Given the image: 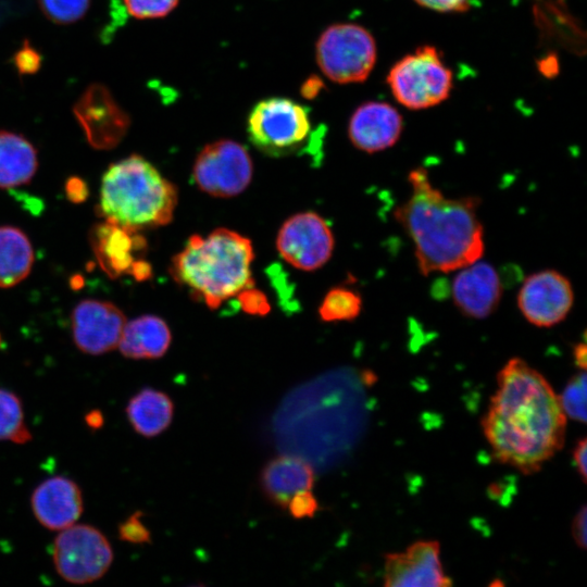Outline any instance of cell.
<instances>
[{"mask_svg": "<svg viewBox=\"0 0 587 587\" xmlns=\"http://www.w3.org/2000/svg\"><path fill=\"white\" fill-rule=\"evenodd\" d=\"M142 512L136 511L118 525L117 533L122 541L133 545L151 542V533L141 521Z\"/></svg>", "mask_w": 587, "mask_h": 587, "instance_id": "f1b7e54d", "label": "cell"}, {"mask_svg": "<svg viewBox=\"0 0 587 587\" xmlns=\"http://www.w3.org/2000/svg\"><path fill=\"white\" fill-rule=\"evenodd\" d=\"M32 512L45 528L60 532L77 523L84 511L79 486L68 477L52 476L41 482L30 497Z\"/></svg>", "mask_w": 587, "mask_h": 587, "instance_id": "e0dca14e", "label": "cell"}, {"mask_svg": "<svg viewBox=\"0 0 587 587\" xmlns=\"http://www.w3.org/2000/svg\"><path fill=\"white\" fill-rule=\"evenodd\" d=\"M254 259L249 238L226 228L191 236L173 259L171 274L210 309L252 288Z\"/></svg>", "mask_w": 587, "mask_h": 587, "instance_id": "3957f363", "label": "cell"}, {"mask_svg": "<svg viewBox=\"0 0 587 587\" xmlns=\"http://www.w3.org/2000/svg\"><path fill=\"white\" fill-rule=\"evenodd\" d=\"M114 559L105 535L88 524H73L59 532L52 545V562L58 575L73 585L102 578Z\"/></svg>", "mask_w": 587, "mask_h": 587, "instance_id": "ba28073f", "label": "cell"}, {"mask_svg": "<svg viewBox=\"0 0 587 587\" xmlns=\"http://www.w3.org/2000/svg\"><path fill=\"white\" fill-rule=\"evenodd\" d=\"M483 419L492 455L523 474L538 472L562 449L566 416L548 380L521 358L510 359Z\"/></svg>", "mask_w": 587, "mask_h": 587, "instance_id": "6da1fadb", "label": "cell"}, {"mask_svg": "<svg viewBox=\"0 0 587 587\" xmlns=\"http://www.w3.org/2000/svg\"><path fill=\"white\" fill-rule=\"evenodd\" d=\"M287 509L289 514L297 520L313 517L320 510V504L311 489L302 490L291 497Z\"/></svg>", "mask_w": 587, "mask_h": 587, "instance_id": "f546056e", "label": "cell"}, {"mask_svg": "<svg viewBox=\"0 0 587 587\" xmlns=\"http://www.w3.org/2000/svg\"><path fill=\"white\" fill-rule=\"evenodd\" d=\"M573 458L577 466L578 473L582 476L583 480L586 482L587 475V440L583 438L577 441L575 449L573 451Z\"/></svg>", "mask_w": 587, "mask_h": 587, "instance_id": "d590c367", "label": "cell"}, {"mask_svg": "<svg viewBox=\"0 0 587 587\" xmlns=\"http://www.w3.org/2000/svg\"><path fill=\"white\" fill-rule=\"evenodd\" d=\"M586 372L582 370L569 380L562 394L558 396L565 416L582 423L586 422Z\"/></svg>", "mask_w": 587, "mask_h": 587, "instance_id": "484cf974", "label": "cell"}, {"mask_svg": "<svg viewBox=\"0 0 587 587\" xmlns=\"http://www.w3.org/2000/svg\"><path fill=\"white\" fill-rule=\"evenodd\" d=\"M126 416L133 429L142 437L152 438L172 423L174 403L170 396L153 388H142L127 402Z\"/></svg>", "mask_w": 587, "mask_h": 587, "instance_id": "44dd1931", "label": "cell"}, {"mask_svg": "<svg viewBox=\"0 0 587 587\" xmlns=\"http://www.w3.org/2000/svg\"><path fill=\"white\" fill-rule=\"evenodd\" d=\"M74 344L84 353L100 355L117 348L126 317L109 301L86 299L72 312Z\"/></svg>", "mask_w": 587, "mask_h": 587, "instance_id": "5bb4252c", "label": "cell"}, {"mask_svg": "<svg viewBox=\"0 0 587 587\" xmlns=\"http://www.w3.org/2000/svg\"><path fill=\"white\" fill-rule=\"evenodd\" d=\"M176 205V187L141 155L112 163L102 176L99 213L123 227L139 232L163 226Z\"/></svg>", "mask_w": 587, "mask_h": 587, "instance_id": "277c9868", "label": "cell"}, {"mask_svg": "<svg viewBox=\"0 0 587 587\" xmlns=\"http://www.w3.org/2000/svg\"><path fill=\"white\" fill-rule=\"evenodd\" d=\"M88 186L79 177H71L65 183V193L68 200L74 203H82L88 197Z\"/></svg>", "mask_w": 587, "mask_h": 587, "instance_id": "836d02e7", "label": "cell"}, {"mask_svg": "<svg viewBox=\"0 0 587 587\" xmlns=\"http://www.w3.org/2000/svg\"><path fill=\"white\" fill-rule=\"evenodd\" d=\"M90 242L100 267L110 277L129 274L139 282L151 277V265L142 258L146 240L138 230L105 220L92 227Z\"/></svg>", "mask_w": 587, "mask_h": 587, "instance_id": "8fae6325", "label": "cell"}, {"mask_svg": "<svg viewBox=\"0 0 587 587\" xmlns=\"http://www.w3.org/2000/svg\"><path fill=\"white\" fill-rule=\"evenodd\" d=\"M408 182L410 195L395 217L413 242L421 274L449 273L479 260L485 250L480 199L446 197L423 167L412 170Z\"/></svg>", "mask_w": 587, "mask_h": 587, "instance_id": "7a4b0ae2", "label": "cell"}, {"mask_svg": "<svg viewBox=\"0 0 587 587\" xmlns=\"http://www.w3.org/2000/svg\"><path fill=\"white\" fill-rule=\"evenodd\" d=\"M253 164L248 150L232 139L208 143L192 167L196 185L205 193L230 198L241 193L252 179Z\"/></svg>", "mask_w": 587, "mask_h": 587, "instance_id": "9c48e42d", "label": "cell"}, {"mask_svg": "<svg viewBox=\"0 0 587 587\" xmlns=\"http://www.w3.org/2000/svg\"><path fill=\"white\" fill-rule=\"evenodd\" d=\"M586 352L587 350L585 342H579L576 345L573 351L575 363L580 370H586Z\"/></svg>", "mask_w": 587, "mask_h": 587, "instance_id": "74e56055", "label": "cell"}, {"mask_svg": "<svg viewBox=\"0 0 587 587\" xmlns=\"http://www.w3.org/2000/svg\"><path fill=\"white\" fill-rule=\"evenodd\" d=\"M362 310V298L353 289L339 286L332 288L324 297L319 315L325 322L352 321Z\"/></svg>", "mask_w": 587, "mask_h": 587, "instance_id": "d4e9b609", "label": "cell"}, {"mask_svg": "<svg viewBox=\"0 0 587 587\" xmlns=\"http://www.w3.org/2000/svg\"><path fill=\"white\" fill-rule=\"evenodd\" d=\"M73 112L87 141L98 150L116 147L125 137L130 118L110 89L90 84L74 103Z\"/></svg>", "mask_w": 587, "mask_h": 587, "instance_id": "7c38bea8", "label": "cell"}, {"mask_svg": "<svg viewBox=\"0 0 587 587\" xmlns=\"http://www.w3.org/2000/svg\"><path fill=\"white\" fill-rule=\"evenodd\" d=\"M315 482L313 467L295 455L271 459L260 473V486L265 497L276 507L286 510L289 500L299 491L312 489Z\"/></svg>", "mask_w": 587, "mask_h": 587, "instance_id": "d6986e66", "label": "cell"}, {"mask_svg": "<svg viewBox=\"0 0 587 587\" xmlns=\"http://www.w3.org/2000/svg\"><path fill=\"white\" fill-rule=\"evenodd\" d=\"M451 584V579L444 572L437 541L420 540L402 552L388 553L385 557V586L446 587Z\"/></svg>", "mask_w": 587, "mask_h": 587, "instance_id": "9a60e30c", "label": "cell"}, {"mask_svg": "<svg viewBox=\"0 0 587 587\" xmlns=\"http://www.w3.org/2000/svg\"><path fill=\"white\" fill-rule=\"evenodd\" d=\"M172 334L159 316L142 315L126 322L117 348L128 359H159L170 348Z\"/></svg>", "mask_w": 587, "mask_h": 587, "instance_id": "ffe728a7", "label": "cell"}, {"mask_svg": "<svg viewBox=\"0 0 587 587\" xmlns=\"http://www.w3.org/2000/svg\"><path fill=\"white\" fill-rule=\"evenodd\" d=\"M30 439L21 399L14 392L0 388V440L24 445Z\"/></svg>", "mask_w": 587, "mask_h": 587, "instance_id": "cb8c5ba5", "label": "cell"}, {"mask_svg": "<svg viewBox=\"0 0 587 587\" xmlns=\"http://www.w3.org/2000/svg\"><path fill=\"white\" fill-rule=\"evenodd\" d=\"M586 526H587V510L583 507L576 514L572 523V535L576 544L586 548Z\"/></svg>", "mask_w": 587, "mask_h": 587, "instance_id": "e575fe53", "label": "cell"}, {"mask_svg": "<svg viewBox=\"0 0 587 587\" xmlns=\"http://www.w3.org/2000/svg\"><path fill=\"white\" fill-rule=\"evenodd\" d=\"M402 129V116L394 105L366 101L353 111L348 123V137L357 149L375 153L392 147Z\"/></svg>", "mask_w": 587, "mask_h": 587, "instance_id": "ac0fdd59", "label": "cell"}, {"mask_svg": "<svg viewBox=\"0 0 587 587\" xmlns=\"http://www.w3.org/2000/svg\"><path fill=\"white\" fill-rule=\"evenodd\" d=\"M86 425L92 429H100L104 424V417L101 411L92 410L85 415Z\"/></svg>", "mask_w": 587, "mask_h": 587, "instance_id": "8d00e7d4", "label": "cell"}, {"mask_svg": "<svg viewBox=\"0 0 587 587\" xmlns=\"http://www.w3.org/2000/svg\"><path fill=\"white\" fill-rule=\"evenodd\" d=\"M38 167L37 151L24 136L0 130V188L28 184Z\"/></svg>", "mask_w": 587, "mask_h": 587, "instance_id": "7402d4cb", "label": "cell"}, {"mask_svg": "<svg viewBox=\"0 0 587 587\" xmlns=\"http://www.w3.org/2000/svg\"><path fill=\"white\" fill-rule=\"evenodd\" d=\"M34 250L26 234L14 226H0V287H12L30 272Z\"/></svg>", "mask_w": 587, "mask_h": 587, "instance_id": "603a6c76", "label": "cell"}, {"mask_svg": "<svg viewBox=\"0 0 587 587\" xmlns=\"http://www.w3.org/2000/svg\"><path fill=\"white\" fill-rule=\"evenodd\" d=\"M13 63L20 74H34L40 67L41 57L28 41H25L21 49L14 54Z\"/></svg>", "mask_w": 587, "mask_h": 587, "instance_id": "4dcf8cb0", "label": "cell"}, {"mask_svg": "<svg viewBox=\"0 0 587 587\" xmlns=\"http://www.w3.org/2000/svg\"><path fill=\"white\" fill-rule=\"evenodd\" d=\"M387 84L401 105L424 110L440 104L449 97L453 75L435 47L422 46L392 65Z\"/></svg>", "mask_w": 587, "mask_h": 587, "instance_id": "5b68a950", "label": "cell"}, {"mask_svg": "<svg viewBox=\"0 0 587 587\" xmlns=\"http://www.w3.org/2000/svg\"><path fill=\"white\" fill-rule=\"evenodd\" d=\"M239 297L242 309L249 313L263 314L268 309L265 297L261 292L251 290V288L243 290Z\"/></svg>", "mask_w": 587, "mask_h": 587, "instance_id": "d6a6232c", "label": "cell"}, {"mask_svg": "<svg viewBox=\"0 0 587 587\" xmlns=\"http://www.w3.org/2000/svg\"><path fill=\"white\" fill-rule=\"evenodd\" d=\"M41 12L53 23L72 24L88 11L90 0H38Z\"/></svg>", "mask_w": 587, "mask_h": 587, "instance_id": "4316f807", "label": "cell"}, {"mask_svg": "<svg viewBox=\"0 0 587 587\" xmlns=\"http://www.w3.org/2000/svg\"><path fill=\"white\" fill-rule=\"evenodd\" d=\"M451 282V297L459 311L471 319H486L498 308L502 283L497 270L477 260L459 270Z\"/></svg>", "mask_w": 587, "mask_h": 587, "instance_id": "2e32d148", "label": "cell"}, {"mask_svg": "<svg viewBox=\"0 0 587 587\" xmlns=\"http://www.w3.org/2000/svg\"><path fill=\"white\" fill-rule=\"evenodd\" d=\"M311 128L308 108L285 97L259 101L247 121L249 140L263 153L275 157L299 149L308 140Z\"/></svg>", "mask_w": 587, "mask_h": 587, "instance_id": "52a82bcc", "label": "cell"}, {"mask_svg": "<svg viewBox=\"0 0 587 587\" xmlns=\"http://www.w3.org/2000/svg\"><path fill=\"white\" fill-rule=\"evenodd\" d=\"M315 59L321 72L334 83L364 82L376 63L375 38L359 24H332L316 40Z\"/></svg>", "mask_w": 587, "mask_h": 587, "instance_id": "8992f818", "label": "cell"}, {"mask_svg": "<svg viewBox=\"0 0 587 587\" xmlns=\"http://www.w3.org/2000/svg\"><path fill=\"white\" fill-rule=\"evenodd\" d=\"M276 248L290 265L302 271H314L332 257L334 235L326 221L315 212L290 216L282 225Z\"/></svg>", "mask_w": 587, "mask_h": 587, "instance_id": "30bf717a", "label": "cell"}, {"mask_svg": "<svg viewBox=\"0 0 587 587\" xmlns=\"http://www.w3.org/2000/svg\"><path fill=\"white\" fill-rule=\"evenodd\" d=\"M127 13L138 20L160 18L170 14L179 0H123Z\"/></svg>", "mask_w": 587, "mask_h": 587, "instance_id": "83f0119b", "label": "cell"}, {"mask_svg": "<svg viewBox=\"0 0 587 587\" xmlns=\"http://www.w3.org/2000/svg\"><path fill=\"white\" fill-rule=\"evenodd\" d=\"M574 303L571 282L562 273L547 268L528 275L517 294L523 316L538 327L561 323Z\"/></svg>", "mask_w": 587, "mask_h": 587, "instance_id": "4fadbf2b", "label": "cell"}, {"mask_svg": "<svg viewBox=\"0 0 587 587\" xmlns=\"http://www.w3.org/2000/svg\"><path fill=\"white\" fill-rule=\"evenodd\" d=\"M419 5L439 13L464 12L470 7V0H413Z\"/></svg>", "mask_w": 587, "mask_h": 587, "instance_id": "1f68e13d", "label": "cell"}]
</instances>
